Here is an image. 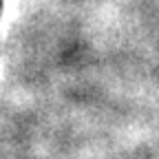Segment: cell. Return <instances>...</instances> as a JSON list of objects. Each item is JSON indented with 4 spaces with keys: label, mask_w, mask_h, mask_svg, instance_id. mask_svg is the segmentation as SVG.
I'll return each instance as SVG.
<instances>
[{
    "label": "cell",
    "mask_w": 159,
    "mask_h": 159,
    "mask_svg": "<svg viewBox=\"0 0 159 159\" xmlns=\"http://www.w3.org/2000/svg\"><path fill=\"white\" fill-rule=\"evenodd\" d=\"M0 7H2V0H0Z\"/></svg>",
    "instance_id": "cell-1"
}]
</instances>
